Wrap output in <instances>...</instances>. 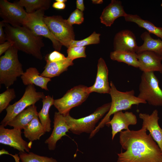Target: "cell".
I'll use <instances>...</instances> for the list:
<instances>
[{"mask_svg": "<svg viewBox=\"0 0 162 162\" xmlns=\"http://www.w3.org/2000/svg\"><path fill=\"white\" fill-rule=\"evenodd\" d=\"M144 127L120 132L119 142L125 150L117 154V162H162V152Z\"/></svg>", "mask_w": 162, "mask_h": 162, "instance_id": "6da1fadb", "label": "cell"}, {"mask_svg": "<svg viewBox=\"0 0 162 162\" xmlns=\"http://www.w3.org/2000/svg\"><path fill=\"white\" fill-rule=\"evenodd\" d=\"M4 23L6 40L12 42L13 46L18 50L32 55L38 59H43L41 50L44 44L42 37L36 35L24 26L14 27Z\"/></svg>", "mask_w": 162, "mask_h": 162, "instance_id": "7a4b0ae2", "label": "cell"}, {"mask_svg": "<svg viewBox=\"0 0 162 162\" xmlns=\"http://www.w3.org/2000/svg\"><path fill=\"white\" fill-rule=\"evenodd\" d=\"M110 91L109 94L111 98L110 109L105 116L96 126L94 130L90 134L89 138L94 137L100 130L107 126L110 120L111 116L118 112L130 109L132 105H138L140 104H146L145 101L136 97L133 90L126 92L118 90L112 81L110 83Z\"/></svg>", "mask_w": 162, "mask_h": 162, "instance_id": "3957f363", "label": "cell"}, {"mask_svg": "<svg viewBox=\"0 0 162 162\" xmlns=\"http://www.w3.org/2000/svg\"><path fill=\"white\" fill-rule=\"evenodd\" d=\"M18 50L12 46L0 58V83L4 84L7 89L24 73L18 59Z\"/></svg>", "mask_w": 162, "mask_h": 162, "instance_id": "277c9868", "label": "cell"}, {"mask_svg": "<svg viewBox=\"0 0 162 162\" xmlns=\"http://www.w3.org/2000/svg\"><path fill=\"white\" fill-rule=\"evenodd\" d=\"M111 104V102L104 104L89 115L78 119L72 117L69 113L64 116L70 131L76 135L84 133L91 134L95 129L97 123L108 112Z\"/></svg>", "mask_w": 162, "mask_h": 162, "instance_id": "5b68a950", "label": "cell"}, {"mask_svg": "<svg viewBox=\"0 0 162 162\" xmlns=\"http://www.w3.org/2000/svg\"><path fill=\"white\" fill-rule=\"evenodd\" d=\"M137 97L154 106H162V90L154 72H143Z\"/></svg>", "mask_w": 162, "mask_h": 162, "instance_id": "8992f818", "label": "cell"}, {"mask_svg": "<svg viewBox=\"0 0 162 162\" xmlns=\"http://www.w3.org/2000/svg\"><path fill=\"white\" fill-rule=\"evenodd\" d=\"M46 96L43 92H37L34 85L27 86L22 98L6 109V114L1 122L4 127L18 114L28 107L33 105Z\"/></svg>", "mask_w": 162, "mask_h": 162, "instance_id": "52a82bcc", "label": "cell"}, {"mask_svg": "<svg viewBox=\"0 0 162 162\" xmlns=\"http://www.w3.org/2000/svg\"><path fill=\"white\" fill-rule=\"evenodd\" d=\"M88 88L83 85L74 87L62 98L54 100L53 105L64 116L69 114L72 108L81 104L87 98L90 94Z\"/></svg>", "mask_w": 162, "mask_h": 162, "instance_id": "ba28073f", "label": "cell"}, {"mask_svg": "<svg viewBox=\"0 0 162 162\" xmlns=\"http://www.w3.org/2000/svg\"><path fill=\"white\" fill-rule=\"evenodd\" d=\"M44 19L56 39L62 46L68 48L70 42L75 40V34L72 26L60 16H44Z\"/></svg>", "mask_w": 162, "mask_h": 162, "instance_id": "9c48e42d", "label": "cell"}, {"mask_svg": "<svg viewBox=\"0 0 162 162\" xmlns=\"http://www.w3.org/2000/svg\"><path fill=\"white\" fill-rule=\"evenodd\" d=\"M45 11L40 9L28 14L23 26L28 28L36 35L50 39L55 50L60 52L62 45L53 35L45 23L44 19Z\"/></svg>", "mask_w": 162, "mask_h": 162, "instance_id": "30bf717a", "label": "cell"}, {"mask_svg": "<svg viewBox=\"0 0 162 162\" xmlns=\"http://www.w3.org/2000/svg\"><path fill=\"white\" fill-rule=\"evenodd\" d=\"M28 14L23 8L15 2L0 1V16L4 23L14 27L23 26Z\"/></svg>", "mask_w": 162, "mask_h": 162, "instance_id": "8fae6325", "label": "cell"}, {"mask_svg": "<svg viewBox=\"0 0 162 162\" xmlns=\"http://www.w3.org/2000/svg\"><path fill=\"white\" fill-rule=\"evenodd\" d=\"M21 130L14 128H5L0 126V143L8 145L17 149L20 152H29L31 145L25 141L22 138Z\"/></svg>", "mask_w": 162, "mask_h": 162, "instance_id": "7c38bea8", "label": "cell"}, {"mask_svg": "<svg viewBox=\"0 0 162 162\" xmlns=\"http://www.w3.org/2000/svg\"><path fill=\"white\" fill-rule=\"evenodd\" d=\"M137 123L136 116L132 112L122 111L118 112L113 114L111 120L106 126H111L112 128V139L113 140L116 135L123 129L129 130L130 125H135Z\"/></svg>", "mask_w": 162, "mask_h": 162, "instance_id": "4fadbf2b", "label": "cell"}, {"mask_svg": "<svg viewBox=\"0 0 162 162\" xmlns=\"http://www.w3.org/2000/svg\"><path fill=\"white\" fill-rule=\"evenodd\" d=\"M108 72L105 61L103 58H100L98 61L95 82L92 86L88 88L90 94L94 92L100 94H109L110 87L108 82Z\"/></svg>", "mask_w": 162, "mask_h": 162, "instance_id": "5bb4252c", "label": "cell"}, {"mask_svg": "<svg viewBox=\"0 0 162 162\" xmlns=\"http://www.w3.org/2000/svg\"><path fill=\"white\" fill-rule=\"evenodd\" d=\"M53 129L50 136L45 141L48 145L50 150H54L57 141L66 135L70 130V128L67 124L64 116L58 112H55L53 118Z\"/></svg>", "mask_w": 162, "mask_h": 162, "instance_id": "9a60e30c", "label": "cell"}, {"mask_svg": "<svg viewBox=\"0 0 162 162\" xmlns=\"http://www.w3.org/2000/svg\"><path fill=\"white\" fill-rule=\"evenodd\" d=\"M139 117L143 121L142 127L148 130L149 134L162 152V129L158 123L159 118L158 111L155 110L150 115L140 113Z\"/></svg>", "mask_w": 162, "mask_h": 162, "instance_id": "2e32d148", "label": "cell"}, {"mask_svg": "<svg viewBox=\"0 0 162 162\" xmlns=\"http://www.w3.org/2000/svg\"><path fill=\"white\" fill-rule=\"evenodd\" d=\"M137 54L139 69L143 72L158 71L162 73V56L150 51Z\"/></svg>", "mask_w": 162, "mask_h": 162, "instance_id": "e0dca14e", "label": "cell"}, {"mask_svg": "<svg viewBox=\"0 0 162 162\" xmlns=\"http://www.w3.org/2000/svg\"><path fill=\"white\" fill-rule=\"evenodd\" d=\"M114 51L136 53L138 46L134 34L129 30H123L117 33L114 39Z\"/></svg>", "mask_w": 162, "mask_h": 162, "instance_id": "ac0fdd59", "label": "cell"}, {"mask_svg": "<svg viewBox=\"0 0 162 162\" xmlns=\"http://www.w3.org/2000/svg\"><path fill=\"white\" fill-rule=\"evenodd\" d=\"M127 14L124 11L121 2L112 0L103 10L100 19L101 23L106 26H110L118 18L125 17Z\"/></svg>", "mask_w": 162, "mask_h": 162, "instance_id": "d6986e66", "label": "cell"}, {"mask_svg": "<svg viewBox=\"0 0 162 162\" xmlns=\"http://www.w3.org/2000/svg\"><path fill=\"white\" fill-rule=\"evenodd\" d=\"M21 78L25 85H35L46 91H48L47 84L51 81V78L41 76L38 70L34 67L27 69Z\"/></svg>", "mask_w": 162, "mask_h": 162, "instance_id": "ffe728a7", "label": "cell"}, {"mask_svg": "<svg viewBox=\"0 0 162 162\" xmlns=\"http://www.w3.org/2000/svg\"><path fill=\"white\" fill-rule=\"evenodd\" d=\"M74 64L73 61L67 57L63 60L53 62H46L44 70L40 74L43 76L50 78L58 76L67 71L68 67Z\"/></svg>", "mask_w": 162, "mask_h": 162, "instance_id": "44dd1931", "label": "cell"}, {"mask_svg": "<svg viewBox=\"0 0 162 162\" xmlns=\"http://www.w3.org/2000/svg\"><path fill=\"white\" fill-rule=\"evenodd\" d=\"M37 107L35 105H31L23 110L8 124L14 128L22 130L35 116H38Z\"/></svg>", "mask_w": 162, "mask_h": 162, "instance_id": "7402d4cb", "label": "cell"}, {"mask_svg": "<svg viewBox=\"0 0 162 162\" xmlns=\"http://www.w3.org/2000/svg\"><path fill=\"white\" fill-rule=\"evenodd\" d=\"M140 37L143 41V44L138 46L136 53L150 51L155 52L162 56V40L160 39H154L148 32H145L141 35Z\"/></svg>", "mask_w": 162, "mask_h": 162, "instance_id": "603a6c76", "label": "cell"}, {"mask_svg": "<svg viewBox=\"0 0 162 162\" xmlns=\"http://www.w3.org/2000/svg\"><path fill=\"white\" fill-rule=\"evenodd\" d=\"M38 118L35 116L24 129L25 137L30 142L39 140L46 132Z\"/></svg>", "mask_w": 162, "mask_h": 162, "instance_id": "cb8c5ba5", "label": "cell"}, {"mask_svg": "<svg viewBox=\"0 0 162 162\" xmlns=\"http://www.w3.org/2000/svg\"><path fill=\"white\" fill-rule=\"evenodd\" d=\"M124 17L126 21L136 23L139 27L146 29L149 33L154 34L162 40V27L156 26L152 22L142 19L136 14H127Z\"/></svg>", "mask_w": 162, "mask_h": 162, "instance_id": "d4e9b609", "label": "cell"}, {"mask_svg": "<svg viewBox=\"0 0 162 162\" xmlns=\"http://www.w3.org/2000/svg\"><path fill=\"white\" fill-rule=\"evenodd\" d=\"M43 106L41 109L38 113V116L46 132H49L51 130V121L49 114L50 108L53 105V96L48 95L42 99Z\"/></svg>", "mask_w": 162, "mask_h": 162, "instance_id": "484cf974", "label": "cell"}, {"mask_svg": "<svg viewBox=\"0 0 162 162\" xmlns=\"http://www.w3.org/2000/svg\"><path fill=\"white\" fill-rule=\"evenodd\" d=\"M110 57L113 60L124 62L129 65L139 68V62L137 54L135 52L114 51L110 52Z\"/></svg>", "mask_w": 162, "mask_h": 162, "instance_id": "4316f807", "label": "cell"}, {"mask_svg": "<svg viewBox=\"0 0 162 162\" xmlns=\"http://www.w3.org/2000/svg\"><path fill=\"white\" fill-rule=\"evenodd\" d=\"M51 1L50 0H20L15 2L20 6L25 8L26 11L28 14L43 9H48L50 6Z\"/></svg>", "mask_w": 162, "mask_h": 162, "instance_id": "83f0119b", "label": "cell"}, {"mask_svg": "<svg viewBox=\"0 0 162 162\" xmlns=\"http://www.w3.org/2000/svg\"><path fill=\"white\" fill-rule=\"evenodd\" d=\"M19 154L21 162H57L52 158L39 155L32 152H20Z\"/></svg>", "mask_w": 162, "mask_h": 162, "instance_id": "f1b7e54d", "label": "cell"}, {"mask_svg": "<svg viewBox=\"0 0 162 162\" xmlns=\"http://www.w3.org/2000/svg\"><path fill=\"white\" fill-rule=\"evenodd\" d=\"M100 34L94 32L89 36L83 40H72L70 43L69 47L85 46L89 45L98 44L100 42Z\"/></svg>", "mask_w": 162, "mask_h": 162, "instance_id": "f546056e", "label": "cell"}, {"mask_svg": "<svg viewBox=\"0 0 162 162\" xmlns=\"http://www.w3.org/2000/svg\"><path fill=\"white\" fill-rule=\"evenodd\" d=\"M16 97L13 88H8L0 94V113L10 105V102Z\"/></svg>", "mask_w": 162, "mask_h": 162, "instance_id": "4dcf8cb0", "label": "cell"}, {"mask_svg": "<svg viewBox=\"0 0 162 162\" xmlns=\"http://www.w3.org/2000/svg\"><path fill=\"white\" fill-rule=\"evenodd\" d=\"M86 46L69 47L67 50V57L72 60L80 58H86Z\"/></svg>", "mask_w": 162, "mask_h": 162, "instance_id": "1f68e13d", "label": "cell"}, {"mask_svg": "<svg viewBox=\"0 0 162 162\" xmlns=\"http://www.w3.org/2000/svg\"><path fill=\"white\" fill-rule=\"evenodd\" d=\"M84 20L83 12L76 9L71 14L66 20L70 25L72 26L75 24H81L83 22Z\"/></svg>", "mask_w": 162, "mask_h": 162, "instance_id": "d6a6232c", "label": "cell"}, {"mask_svg": "<svg viewBox=\"0 0 162 162\" xmlns=\"http://www.w3.org/2000/svg\"><path fill=\"white\" fill-rule=\"evenodd\" d=\"M66 57L59 52L55 50L49 54H46L45 60L47 62H58L65 59Z\"/></svg>", "mask_w": 162, "mask_h": 162, "instance_id": "836d02e7", "label": "cell"}, {"mask_svg": "<svg viewBox=\"0 0 162 162\" xmlns=\"http://www.w3.org/2000/svg\"><path fill=\"white\" fill-rule=\"evenodd\" d=\"M13 45V43L10 41L7 40L0 44V56L5 52L11 47Z\"/></svg>", "mask_w": 162, "mask_h": 162, "instance_id": "e575fe53", "label": "cell"}, {"mask_svg": "<svg viewBox=\"0 0 162 162\" xmlns=\"http://www.w3.org/2000/svg\"><path fill=\"white\" fill-rule=\"evenodd\" d=\"M5 23L2 21L0 22V43L2 44L6 40V36L3 28Z\"/></svg>", "mask_w": 162, "mask_h": 162, "instance_id": "d590c367", "label": "cell"}, {"mask_svg": "<svg viewBox=\"0 0 162 162\" xmlns=\"http://www.w3.org/2000/svg\"><path fill=\"white\" fill-rule=\"evenodd\" d=\"M52 6L56 9L63 10L65 8L66 6L64 3L56 2L53 3Z\"/></svg>", "mask_w": 162, "mask_h": 162, "instance_id": "8d00e7d4", "label": "cell"}, {"mask_svg": "<svg viewBox=\"0 0 162 162\" xmlns=\"http://www.w3.org/2000/svg\"><path fill=\"white\" fill-rule=\"evenodd\" d=\"M76 9L82 12L85 10V6L84 4L83 0H77L76 2Z\"/></svg>", "mask_w": 162, "mask_h": 162, "instance_id": "74e56055", "label": "cell"}, {"mask_svg": "<svg viewBox=\"0 0 162 162\" xmlns=\"http://www.w3.org/2000/svg\"><path fill=\"white\" fill-rule=\"evenodd\" d=\"M4 154H10L7 151H5L4 149H2L0 151V154L1 155ZM10 154L13 156L16 162H20L19 158H20L18 156V154H15V155H12L11 154Z\"/></svg>", "mask_w": 162, "mask_h": 162, "instance_id": "f35d334b", "label": "cell"}, {"mask_svg": "<svg viewBox=\"0 0 162 162\" xmlns=\"http://www.w3.org/2000/svg\"><path fill=\"white\" fill-rule=\"evenodd\" d=\"M92 3L94 4H100L103 3L102 0H92Z\"/></svg>", "mask_w": 162, "mask_h": 162, "instance_id": "ab89813d", "label": "cell"}, {"mask_svg": "<svg viewBox=\"0 0 162 162\" xmlns=\"http://www.w3.org/2000/svg\"><path fill=\"white\" fill-rule=\"evenodd\" d=\"M56 2H59L61 3H64L67 1L66 0H56Z\"/></svg>", "mask_w": 162, "mask_h": 162, "instance_id": "60d3db41", "label": "cell"}, {"mask_svg": "<svg viewBox=\"0 0 162 162\" xmlns=\"http://www.w3.org/2000/svg\"><path fill=\"white\" fill-rule=\"evenodd\" d=\"M161 6L162 7V3L161 4Z\"/></svg>", "mask_w": 162, "mask_h": 162, "instance_id": "b9f144b4", "label": "cell"}, {"mask_svg": "<svg viewBox=\"0 0 162 162\" xmlns=\"http://www.w3.org/2000/svg\"></svg>", "mask_w": 162, "mask_h": 162, "instance_id": "7bdbcfd3", "label": "cell"}]
</instances>
